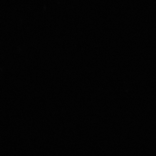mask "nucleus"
Listing matches in <instances>:
<instances>
[]
</instances>
